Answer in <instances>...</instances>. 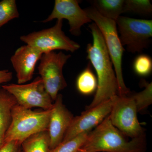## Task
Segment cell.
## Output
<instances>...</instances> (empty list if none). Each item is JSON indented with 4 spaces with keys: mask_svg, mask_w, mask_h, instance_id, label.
I'll list each match as a JSON object with an SVG mask.
<instances>
[{
    "mask_svg": "<svg viewBox=\"0 0 152 152\" xmlns=\"http://www.w3.org/2000/svg\"><path fill=\"white\" fill-rule=\"evenodd\" d=\"M133 12L142 15H149L152 12V5L149 0L125 1L124 12Z\"/></svg>",
    "mask_w": 152,
    "mask_h": 152,
    "instance_id": "44dd1931",
    "label": "cell"
},
{
    "mask_svg": "<svg viewBox=\"0 0 152 152\" xmlns=\"http://www.w3.org/2000/svg\"><path fill=\"white\" fill-rule=\"evenodd\" d=\"M42 54L28 45L17 49L10 61L16 73L18 84H23L32 79L36 64Z\"/></svg>",
    "mask_w": 152,
    "mask_h": 152,
    "instance_id": "4fadbf2b",
    "label": "cell"
},
{
    "mask_svg": "<svg viewBox=\"0 0 152 152\" xmlns=\"http://www.w3.org/2000/svg\"><path fill=\"white\" fill-rule=\"evenodd\" d=\"M90 132L82 133L69 140L62 142L48 152H78L84 144Z\"/></svg>",
    "mask_w": 152,
    "mask_h": 152,
    "instance_id": "ac0fdd59",
    "label": "cell"
},
{
    "mask_svg": "<svg viewBox=\"0 0 152 152\" xmlns=\"http://www.w3.org/2000/svg\"><path fill=\"white\" fill-rule=\"evenodd\" d=\"M17 104L15 99L2 88L0 89V148L4 144L5 137L12 121V110Z\"/></svg>",
    "mask_w": 152,
    "mask_h": 152,
    "instance_id": "5bb4252c",
    "label": "cell"
},
{
    "mask_svg": "<svg viewBox=\"0 0 152 152\" xmlns=\"http://www.w3.org/2000/svg\"><path fill=\"white\" fill-rule=\"evenodd\" d=\"M133 69L138 75L141 77L148 76L152 70L151 58L147 55H139L134 61Z\"/></svg>",
    "mask_w": 152,
    "mask_h": 152,
    "instance_id": "7402d4cb",
    "label": "cell"
},
{
    "mask_svg": "<svg viewBox=\"0 0 152 152\" xmlns=\"http://www.w3.org/2000/svg\"><path fill=\"white\" fill-rule=\"evenodd\" d=\"M54 102L48 129L50 139V150L62 142L74 117L64 104L62 95L58 94Z\"/></svg>",
    "mask_w": 152,
    "mask_h": 152,
    "instance_id": "7c38bea8",
    "label": "cell"
},
{
    "mask_svg": "<svg viewBox=\"0 0 152 152\" xmlns=\"http://www.w3.org/2000/svg\"><path fill=\"white\" fill-rule=\"evenodd\" d=\"M123 46L133 53H141L152 37V20L120 16L116 20Z\"/></svg>",
    "mask_w": 152,
    "mask_h": 152,
    "instance_id": "52a82bcc",
    "label": "cell"
},
{
    "mask_svg": "<svg viewBox=\"0 0 152 152\" xmlns=\"http://www.w3.org/2000/svg\"><path fill=\"white\" fill-rule=\"evenodd\" d=\"M63 23V20H57L52 27L21 36L20 39L42 54L59 50L74 53L80 48V45L66 35Z\"/></svg>",
    "mask_w": 152,
    "mask_h": 152,
    "instance_id": "5b68a950",
    "label": "cell"
},
{
    "mask_svg": "<svg viewBox=\"0 0 152 152\" xmlns=\"http://www.w3.org/2000/svg\"><path fill=\"white\" fill-rule=\"evenodd\" d=\"M137 110L132 96L117 95L108 118L112 124L126 137L131 139L145 136L144 128L139 122Z\"/></svg>",
    "mask_w": 152,
    "mask_h": 152,
    "instance_id": "8992f818",
    "label": "cell"
},
{
    "mask_svg": "<svg viewBox=\"0 0 152 152\" xmlns=\"http://www.w3.org/2000/svg\"><path fill=\"white\" fill-rule=\"evenodd\" d=\"M93 7L102 16L116 21L124 13V0H95L92 1Z\"/></svg>",
    "mask_w": 152,
    "mask_h": 152,
    "instance_id": "9a60e30c",
    "label": "cell"
},
{
    "mask_svg": "<svg viewBox=\"0 0 152 152\" xmlns=\"http://www.w3.org/2000/svg\"><path fill=\"white\" fill-rule=\"evenodd\" d=\"M15 0H3L0 1V28L11 20L19 17Z\"/></svg>",
    "mask_w": 152,
    "mask_h": 152,
    "instance_id": "ffe728a7",
    "label": "cell"
},
{
    "mask_svg": "<svg viewBox=\"0 0 152 152\" xmlns=\"http://www.w3.org/2000/svg\"><path fill=\"white\" fill-rule=\"evenodd\" d=\"M21 144L17 141H11L4 144L0 148V152H18Z\"/></svg>",
    "mask_w": 152,
    "mask_h": 152,
    "instance_id": "603a6c76",
    "label": "cell"
},
{
    "mask_svg": "<svg viewBox=\"0 0 152 152\" xmlns=\"http://www.w3.org/2000/svg\"><path fill=\"white\" fill-rule=\"evenodd\" d=\"M93 37V44L87 45V59L96 73L98 82L96 94L86 110L91 108L118 95V87L113 63L102 35L94 23L89 26Z\"/></svg>",
    "mask_w": 152,
    "mask_h": 152,
    "instance_id": "6da1fadb",
    "label": "cell"
},
{
    "mask_svg": "<svg viewBox=\"0 0 152 152\" xmlns=\"http://www.w3.org/2000/svg\"><path fill=\"white\" fill-rule=\"evenodd\" d=\"M84 10L88 18L96 25L103 37L116 76L118 95H129L130 90L125 85L122 68L124 49L120 40L116 21L103 16L93 7Z\"/></svg>",
    "mask_w": 152,
    "mask_h": 152,
    "instance_id": "277c9868",
    "label": "cell"
},
{
    "mask_svg": "<svg viewBox=\"0 0 152 152\" xmlns=\"http://www.w3.org/2000/svg\"><path fill=\"white\" fill-rule=\"evenodd\" d=\"M56 19L67 20L69 31L75 36L80 35L82 26L92 22L84 9L80 7L79 1L77 0H56L51 13L42 22L48 23Z\"/></svg>",
    "mask_w": 152,
    "mask_h": 152,
    "instance_id": "8fae6325",
    "label": "cell"
},
{
    "mask_svg": "<svg viewBox=\"0 0 152 152\" xmlns=\"http://www.w3.org/2000/svg\"><path fill=\"white\" fill-rule=\"evenodd\" d=\"M76 86L79 92L83 95H91L96 91L97 80L89 64L78 77Z\"/></svg>",
    "mask_w": 152,
    "mask_h": 152,
    "instance_id": "e0dca14e",
    "label": "cell"
},
{
    "mask_svg": "<svg viewBox=\"0 0 152 152\" xmlns=\"http://www.w3.org/2000/svg\"><path fill=\"white\" fill-rule=\"evenodd\" d=\"M1 88L12 95L17 104L25 108L39 107L48 110L53 107V102L40 77L30 83L3 85Z\"/></svg>",
    "mask_w": 152,
    "mask_h": 152,
    "instance_id": "9c48e42d",
    "label": "cell"
},
{
    "mask_svg": "<svg viewBox=\"0 0 152 152\" xmlns=\"http://www.w3.org/2000/svg\"><path fill=\"white\" fill-rule=\"evenodd\" d=\"M18 152H23L22 151L21 148L20 149V150Z\"/></svg>",
    "mask_w": 152,
    "mask_h": 152,
    "instance_id": "484cf974",
    "label": "cell"
},
{
    "mask_svg": "<svg viewBox=\"0 0 152 152\" xmlns=\"http://www.w3.org/2000/svg\"><path fill=\"white\" fill-rule=\"evenodd\" d=\"M51 110L33 111L16 104L12 109V121L4 143L17 141L22 144L31 136L48 130Z\"/></svg>",
    "mask_w": 152,
    "mask_h": 152,
    "instance_id": "3957f363",
    "label": "cell"
},
{
    "mask_svg": "<svg viewBox=\"0 0 152 152\" xmlns=\"http://www.w3.org/2000/svg\"><path fill=\"white\" fill-rule=\"evenodd\" d=\"M78 152H86L84 151L83 150L81 149H80L79 150V151H78Z\"/></svg>",
    "mask_w": 152,
    "mask_h": 152,
    "instance_id": "d4e9b609",
    "label": "cell"
},
{
    "mask_svg": "<svg viewBox=\"0 0 152 152\" xmlns=\"http://www.w3.org/2000/svg\"><path fill=\"white\" fill-rule=\"evenodd\" d=\"M108 116L91 131L81 149L86 152H146V136L127 140Z\"/></svg>",
    "mask_w": 152,
    "mask_h": 152,
    "instance_id": "7a4b0ae2",
    "label": "cell"
},
{
    "mask_svg": "<svg viewBox=\"0 0 152 152\" xmlns=\"http://www.w3.org/2000/svg\"><path fill=\"white\" fill-rule=\"evenodd\" d=\"M12 78V73L9 70H0V89L1 88L3 84L11 81Z\"/></svg>",
    "mask_w": 152,
    "mask_h": 152,
    "instance_id": "cb8c5ba5",
    "label": "cell"
},
{
    "mask_svg": "<svg viewBox=\"0 0 152 152\" xmlns=\"http://www.w3.org/2000/svg\"><path fill=\"white\" fill-rule=\"evenodd\" d=\"M23 152H48L50 139L48 130L31 136L21 144Z\"/></svg>",
    "mask_w": 152,
    "mask_h": 152,
    "instance_id": "2e32d148",
    "label": "cell"
},
{
    "mask_svg": "<svg viewBox=\"0 0 152 152\" xmlns=\"http://www.w3.org/2000/svg\"><path fill=\"white\" fill-rule=\"evenodd\" d=\"M71 57V55H66L61 52L53 51L43 54L40 59L39 74L53 102L56 100L59 92L67 86L63 69Z\"/></svg>",
    "mask_w": 152,
    "mask_h": 152,
    "instance_id": "ba28073f",
    "label": "cell"
},
{
    "mask_svg": "<svg viewBox=\"0 0 152 152\" xmlns=\"http://www.w3.org/2000/svg\"><path fill=\"white\" fill-rule=\"evenodd\" d=\"M142 86L145 88L140 92L132 95L138 113L146 110L152 103V84L143 80Z\"/></svg>",
    "mask_w": 152,
    "mask_h": 152,
    "instance_id": "d6986e66",
    "label": "cell"
},
{
    "mask_svg": "<svg viewBox=\"0 0 152 152\" xmlns=\"http://www.w3.org/2000/svg\"><path fill=\"white\" fill-rule=\"evenodd\" d=\"M113 97L86 110L80 115L74 117L62 142L67 141L82 133L93 130L99 126L110 113Z\"/></svg>",
    "mask_w": 152,
    "mask_h": 152,
    "instance_id": "30bf717a",
    "label": "cell"
}]
</instances>
